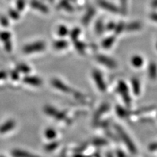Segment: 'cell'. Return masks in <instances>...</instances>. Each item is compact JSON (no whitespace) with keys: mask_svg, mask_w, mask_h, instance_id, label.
Returning a JSON list of instances; mask_svg holds the SVG:
<instances>
[{"mask_svg":"<svg viewBox=\"0 0 157 157\" xmlns=\"http://www.w3.org/2000/svg\"><path fill=\"white\" fill-rule=\"evenodd\" d=\"M46 44L42 41H36L25 44L23 48V52L26 55H31L44 50Z\"/></svg>","mask_w":157,"mask_h":157,"instance_id":"cell-1","label":"cell"},{"mask_svg":"<svg viewBox=\"0 0 157 157\" xmlns=\"http://www.w3.org/2000/svg\"><path fill=\"white\" fill-rule=\"evenodd\" d=\"M16 124V121L14 119H7V121H5V122L0 125V134L5 135L11 132L15 128Z\"/></svg>","mask_w":157,"mask_h":157,"instance_id":"cell-2","label":"cell"},{"mask_svg":"<svg viewBox=\"0 0 157 157\" xmlns=\"http://www.w3.org/2000/svg\"><path fill=\"white\" fill-rule=\"evenodd\" d=\"M23 82L25 84L33 86V87H39L42 84V80L40 78L36 76H31L29 74L25 75L23 78Z\"/></svg>","mask_w":157,"mask_h":157,"instance_id":"cell-3","label":"cell"},{"mask_svg":"<svg viewBox=\"0 0 157 157\" xmlns=\"http://www.w3.org/2000/svg\"><path fill=\"white\" fill-rule=\"evenodd\" d=\"M98 5H99L102 8L106 10L111 12L113 13H118L119 12V9L117 6H115L113 4L105 1V0H98Z\"/></svg>","mask_w":157,"mask_h":157,"instance_id":"cell-4","label":"cell"},{"mask_svg":"<svg viewBox=\"0 0 157 157\" xmlns=\"http://www.w3.org/2000/svg\"><path fill=\"white\" fill-rule=\"evenodd\" d=\"M11 155L13 157H39L37 155L32 154L28 151L20 148L13 149L11 151Z\"/></svg>","mask_w":157,"mask_h":157,"instance_id":"cell-5","label":"cell"},{"mask_svg":"<svg viewBox=\"0 0 157 157\" xmlns=\"http://www.w3.org/2000/svg\"><path fill=\"white\" fill-rule=\"evenodd\" d=\"M31 7L37 10L42 12L43 13H48L49 11L48 7H47L44 4H43L41 2H39V0H31Z\"/></svg>","mask_w":157,"mask_h":157,"instance_id":"cell-6","label":"cell"},{"mask_svg":"<svg viewBox=\"0 0 157 157\" xmlns=\"http://www.w3.org/2000/svg\"><path fill=\"white\" fill-rule=\"evenodd\" d=\"M52 85L54 86L56 89H58L60 91L63 92H69V88H68L66 84L63 83L61 81H60L59 79H57V78H54V79L52 80L51 82Z\"/></svg>","mask_w":157,"mask_h":157,"instance_id":"cell-7","label":"cell"},{"mask_svg":"<svg viewBox=\"0 0 157 157\" xmlns=\"http://www.w3.org/2000/svg\"><path fill=\"white\" fill-rule=\"evenodd\" d=\"M95 10L93 8V7H90V8L87 10L86 14L84 15L83 18H82V23H83L84 25L88 24L90 21H91L92 17L95 15Z\"/></svg>","mask_w":157,"mask_h":157,"instance_id":"cell-8","label":"cell"},{"mask_svg":"<svg viewBox=\"0 0 157 157\" xmlns=\"http://www.w3.org/2000/svg\"><path fill=\"white\" fill-rule=\"evenodd\" d=\"M58 9H64L68 12H73L74 7L71 5L68 0H61L58 6Z\"/></svg>","mask_w":157,"mask_h":157,"instance_id":"cell-9","label":"cell"},{"mask_svg":"<svg viewBox=\"0 0 157 157\" xmlns=\"http://www.w3.org/2000/svg\"><path fill=\"white\" fill-rule=\"evenodd\" d=\"M16 70L20 74H23L24 75H28L31 72V67L25 63H19L17 65Z\"/></svg>","mask_w":157,"mask_h":157,"instance_id":"cell-10","label":"cell"},{"mask_svg":"<svg viewBox=\"0 0 157 157\" xmlns=\"http://www.w3.org/2000/svg\"><path fill=\"white\" fill-rule=\"evenodd\" d=\"M98 60L99 61H101V63H104V65H106L107 66H109V67H114L116 66L115 65V63L112 60H110L106 57H104V56H98Z\"/></svg>","mask_w":157,"mask_h":157,"instance_id":"cell-11","label":"cell"},{"mask_svg":"<svg viewBox=\"0 0 157 157\" xmlns=\"http://www.w3.org/2000/svg\"><path fill=\"white\" fill-rule=\"evenodd\" d=\"M94 77H95L96 82H97L98 87H99L100 89L101 90H104L105 89V85L104 84V82H103V79H102L101 75L98 72H95V74H94Z\"/></svg>","mask_w":157,"mask_h":157,"instance_id":"cell-12","label":"cell"},{"mask_svg":"<svg viewBox=\"0 0 157 157\" xmlns=\"http://www.w3.org/2000/svg\"><path fill=\"white\" fill-rule=\"evenodd\" d=\"M12 38V35L9 31H4L0 32V40L2 41L3 43L10 41Z\"/></svg>","mask_w":157,"mask_h":157,"instance_id":"cell-13","label":"cell"},{"mask_svg":"<svg viewBox=\"0 0 157 157\" xmlns=\"http://www.w3.org/2000/svg\"><path fill=\"white\" fill-rule=\"evenodd\" d=\"M53 46L57 50H62L68 46V42L65 40H57L53 43Z\"/></svg>","mask_w":157,"mask_h":157,"instance_id":"cell-14","label":"cell"},{"mask_svg":"<svg viewBox=\"0 0 157 157\" xmlns=\"http://www.w3.org/2000/svg\"><path fill=\"white\" fill-rule=\"evenodd\" d=\"M141 27V24L138 22H134V23H129L128 25H125V29L127 31H135V30H138L140 29Z\"/></svg>","mask_w":157,"mask_h":157,"instance_id":"cell-15","label":"cell"},{"mask_svg":"<svg viewBox=\"0 0 157 157\" xmlns=\"http://www.w3.org/2000/svg\"><path fill=\"white\" fill-rule=\"evenodd\" d=\"M44 136L49 140H52L56 137V132L54 129L48 128L45 130Z\"/></svg>","mask_w":157,"mask_h":157,"instance_id":"cell-16","label":"cell"},{"mask_svg":"<svg viewBox=\"0 0 157 157\" xmlns=\"http://www.w3.org/2000/svg\"><path fill=\"white\" fill-rule=\"evenodd\" d=\"M115 41V37L114 36H110L109 38L105 39L103 42V46L105 48H109L111 45L113 44V43Z\"/></svg>","mask_w":157,"mask_h":157,"instance_id":"cell-17","label":"cell"},{"mask_svg":"<svg viewBox=\"0 0 157 157\" xmlns=\"http://www.w3.org/2000/svg\"><path fill=\"white\" fill-rule=\"evenodd\" d=\"M124 29H125L124 23H122V22H120V23H118L117 25H115L114 31H115L116 34H120L121 32H122V31L124 30Z\"/></svg>","mask_w":157,"mask_h":157,"instance_id":"cell-18","label":"cell"},{"mask_svg":"<svg viewBox=\"0 0 157 157\" xmlns=\"http://www.w3.org/2000/svg\"><path fill=\"white\" fill-rule=\"evenodd\" d=\"M68 29L66 28L65 25H60L59 26L58 30V34L59 36H65L68 34Z\"/></svg>","mask_w":157,"mask_h":157,"instance_id":"cell-19","label":"cell"},{"mask_svg":"<svg viewBox=\"0 0 157 157\" xmlns=\"http://www.w3.org/2000/svg\"><path fill=\"white\" fill-rule=\"evenodd\" d=\"M25 7V0H17L16 1V8L19 12L23 10Z\"/></svg>","mask_w":157,"mask_h":157,"instance_id":"cell-20","label":"cell"},{"mask_svg":"<svg viewBox=\"0 0 157 157\" xmlns=\"http://www.w3.org/2000/svg\"><path fill=\"white\" fill-rule=\"evenodd\" d=\"M20 12L17 10H10L9 12V15L11 18L17 20L20 17Z\"/></svg>","mask_w":157,"mask_h":157,"instance_id":"cell-21","label":"cell"},{"mask_svg":"<svg viewBox=\"0 0 157 157\" xmlns=\"http://www.w3.org/2000/svg\"><path fill=\"white\" fill-rule=\"evenodd\" d=\"M80 34V29L76 28V29H74L73 30L71 31V38L72 39V40L76 41V39L78 38V35Z\"/></svg>","mask_w":157,"mask_h":157,"instance_id":"cell-22","label":"cell"},{"mask_svg":"<svg viewBox=\"0 0 157 157\" xmlns=\"http://www.w3.org/2000/svg\"><path fill=\"white\" fill-rule=\"evenodd\" d=\"M75 42V47L77 49V50L80 53H84V45L82 42H77V41H74Z\"/></svg>","mask_w":157,"mask_h":157,"instance_id":"cell-23","label":"cell"},{"mask_svg":"<svg viewBox=\"0 0 157 157\" xmlns=\"http://www.w3.org/2000/svg\"><path fill=\"white\" fill-rule=\"evenodd\" d=\"M143 63V60L140 57L135 56L132 59V64L135 66H140Z\"/></svg>","mask_w":157,"mask_h":157,"instance_id":"cell-24","label":"cell"},{"mask_svg":"<svg viewBox=\"0 0 157 157\" xmlns=\"http://www.w3.org/2000/svg\"><path fill=\"white\" fill-rule=\"evenodd\" d=\"M95 29L97 33H99V34H101L103 31V22L101 21H98L97 23H96L95 25Z\"/></svg>","mask_w":157,"mask_h":157,"instance_id":"cell-25","label":"cell"},{"mask_svg":"<svg viewBox=\"0 0 157 157\" xmlns=\"http://www.w3.org/2000/svg\"><path fill=\"white\" fill-rule=\"evenodd\" d=\"M127 0H120L121 10V13H123V14H126L127 13Z\"/></svg>","mask_w":157,"mask_h":157,"instance_id":"cell-26","label":"cell"},{"mask_svg":"<svg viewBox=\"0 0 157 157\" xmlns=\"http://www.w3.org/2000/svg\"><path fill=\"white\" fill-rule=\"evenodd\" d=\"M4 48L7 52H10L13 50V42H12V41L10 40L4 43Z\"/></svg>","mask_w":157,"mask_h":157,"instance_id":"cell-27","label":"cell"},{"mask_svg":"<svg viewBox=\"0 0 157 157\" xmlns=\"http://www.w3.org/2000/svg\"><path fill=\"white\" fill-rule=\"evenodd\" d=\"M57 146H58V143L56 142H52L50 143V144H48V146H45V150L48 151H51L56 149Z\"/></svg>","mask_w":157,"mask_h":157,"instance_id":"cell-28","label":"cell"},{"mask_svg":"<svg viewBox=\"0 0 157 157\" xmlns=\"http://www.w3.org/2000/svg\"><path fill=\"white\" fill-rule=\"evenodd\" d=\"M9 76H10V77L13 78V80H17L19 79L20 78V73L16 69H15L14 71H13L11 72L10 74H9Z\"/></svg>","mask_w":157,"mask_h":157,"instance_id":"cell-29","label":"cell"},{"mask_svg":"<svg viewBox=\"0 0 157 157\" xmlns=\"http://www.w3.org/2000/svg\"><path fill=\"white\" fill-rule=\"evenodd\" d=\"M156 66H154V65H152V66H151V67L149 68V72H150V76L151 77H154L155 74H156Z\"/></svg>","mask_w":157,"mask_h":157,"instance_id":"cell-30","label":"cell"},{"mask_svg":"<svg viewBox=\"0 0 157 157\" xmlns=\"http://www.w3.org/2000/svg\"><path fill=\"white\" fill-rule=\"evenodd\" d=\"M9 76V74L7 72L5 71H0V81L5 80Z\"/></svg>","mask_w":157,"mask_h":157,"instance_id":"cell-31","label":"cell"},{"mask_svg":"<svg viewBox=\"0 0 157 157\" xmlns=\"http://www.w3.org/2000/svg\"><path fill=\"white\" fill-rule=\"evenodd\" d=\"M0 23H2V25H4V26H7L8 25V20L4 16H2L0 17Z\"/></svg>","mask_w":157,"mask_h":157,"instance_id":"cell-32","label":"cell"},{"mask_svg":"<svg viewBox=\"0 0 157 157\" xmlns=\"http://www.w3.org/2000/svg\"><path fill=\"white\" fill-rule=\"evenodd\" d=\"M115 23L113 22H110L109 24L107 25V29L109 31H111V30H113L115 28Z\"/></svg>","mask_w":157,"mask_h":157,"instance_id":"cell-33","label":"cell"},{"mask_svg":"<svg viewBox=\"0 0 157 157\" xmlns=\"http://www.w3.org/2000/svg\"><path fill=\"white\" fill-rule=\"evenodd\" d=\"M151 18L153 21H155V22H157V13H153L150 15Z\"/></svg>","mask_w":157,"mask_h":157,"instance_id":"cell-34","label":"cell"},{"mask_svg":"<svg viewBox=\"0 0 157 157\" xmlns=\"http://www.w3.org/2000/svg\"><path fill=\"white\" fill-rule=\"evenodd\" d=\"M151 6L154 8H157V0H153L151 2Z\"/></svg>","mask_w":157,"mask_h":157,"instance_id":"cell-35","label":"cell"},{"mask_svg":"<svg viewBox=\"0 0 157 157\" xmlns=\"http://www.w3.org/2000/svg\"><path fill=\"white\" fill-rule=\"evenodd\" d=\"M0 157H5V156H2V155H0Z\"/></svg>","mask_w":157,"mask_h":157,"instance_id":"cell-36","label":"cell"},{"mask_svg":"<svg viewBox=\"0 0 157 157\" xmlns=\"http://www.w3.org/2000/svg\"><path fill=\"white\" fill-rule=\"evenodd\" d=\"M72 1H74V2H75V1H76V0H72Z\"/></svg>","mask_w":157,"mask_h":157,"instance_id":"cell-37","label":"cell"}]
</instances>
